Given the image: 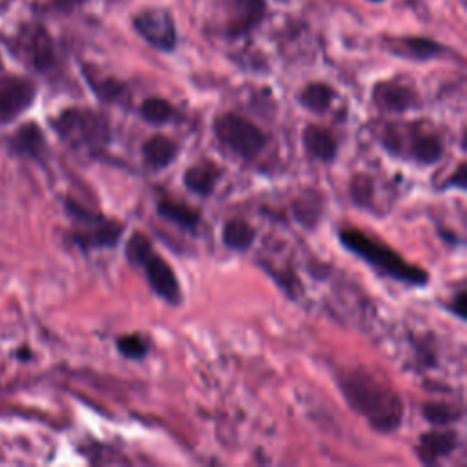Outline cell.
<instances>
[{
  "instance_id": "obj_12",
  "label": "cell",
  "mask_w": 467,
  "mask_h": 467,
  "mask_svg": "<svg viewBox=\"0 0 467 467\" xmlns=\"http://www.w3.org/2000/svg\"><path fill=\"white\" fill-rule=\"evenodd\" d=\"M387 47L390 53L403 58H410V60H429L443 53V47L438 42L425 36L390 38L387 42Z\"/></svg>"
},
{
  "instance_id": "obj_25",
  "label": "cell",
  "mask_w": 467,
  "mask_h": 467,
  "mask_svg": "<svg viewBox=\"0 0 467 467\" xmlns=\"http://www.w3.org/2000/svg\"><path fill=\"white\" fill-rule=\"evenodd\" d=\"M423 416L434 423V425H447V423H452L460 418V410L449 403H440V401H429L423 405L421 409Z\"/></svg>"
},
{
  "instance_id": "obj_32",
  "label": "cell",
  "mask_w": 467,
  "mask_h": 467,
  "mask_svg": "<svg viewBox=\"0 0 467 467\" xmlns=\"http://www.w3.org/2000/svg\"><path fill=\"white\" fill-rule=\"evenodd\" d=\"M372 2H379V0H372Z\"/></svg>"
},
{
  "instance_id": "obj_5",
  "label": "cell",
  "mask_w": 467,
  "mask_h": 467,
  "mask_svg": "<svg viewBox=\"0 0 467 467\" xmlns=\"http://www.w3.org/2000/svg\"><path fill=\"white\" fill-rule=\"evenodd\" d=\"M67 210L78 228L75 230V243L82 248H100L113 246L124 230V226L117 221L106 219L102 215H95L93 212L78 206L77 202H67Z\"/></svg>"
},
{
  "instance_id": "obj_1",
  "label": "cell",
  "mask_w": 467,
  "mask_h": 467,
  "mask_svg": "<svg viewBox=\"0 0 467 467\" xmlns=\"http://www.w3.org/2000/svg\"><path fill=\"white\" fill-rule=\"evenodd\" d=\"M339 385L348 405L376 431L390 432L400 427L401 400L383 379L365 368H352L339 379Z\"/></svg>"
},
{
  "instance_id": "obj_23",
  "label": "cell",
  "mask_w": 467,
  "mask_h": 467,
  "mask_svg": "<svg viewBox=\"0 0 467 467\" xmlns=\"http://www.w3.org/2000/svg\"><path fill=\"white\" fill-rule=\"evenodd\" d=\"M332 97H334V91L330 86L327 84H321V82H314V84H308L301 95H299V100L305 108L316 111V113H321L325 111L330 102H332Z\"/></svg>"
},
{
  "instance_id": "obj_8",
  "label": "cell",
  "mask_w": 467,
  "mask_h": 467,
  "mask_svg": "<svg viewBox=\"0 0 467 467\" xmlns=\"http://www.w3.org/2000/svg\"><path fill=\"white\" fill-rule=\"evenodd\" d=\"M35 99V86L22 77H0V124L26 111Z\"/></svg>"
},
{
  "instance_id": "obj_30",
  "label": "cell",
  "mask_w": 467,
  "mask_h": 467,
  "mask_svg": "<svg viewBox=\"0 0 467 467\" xmlns=\"http://www.w3.org/2000/svg\"><path fill=\"white\" fill-rule=\"evenodd\" d=\"M465 299H467V294L462 290L458 296H456V301H454V312L458 314V317H465Z\"/></svg>"
},
{
  "instance_id": "obj_3",
  "label": "cell",
  "mask_w": 467,
  "mask_h": 467,
  "mask_svg": "<svg viewBox=\"0 0 467 467\" xmlns=\"http://www.w3.org/2000/svg\"><path fill=\"white\" fill-rule=\"evenodd\" d=\"M53 126L60 139L77 150H86L93 153L102 150L109 140V122L106 115L95 109H64L53 120Z\"/></svg>"
},
{
  "instance_id": "obj_21",
  "label": "cell",
  "mask_w": 467,
  "mask_h": 467,
  "mask_svg": "<svg viewBox=\"0 0 467 467\" xmlns=\"http://www.w3.org/2000/svg\"><path fill=\"white\" fill-rule=\"evenodd\" d=\"M86 71V78L89 80L93 91L106 102H120L126 97V86L120 84L117 78L113 77H104L89 67L84 69Z\"/></svg>"
},
{
  "instance_id": "obj_4",
  "label": "cell",
  "mask_w": 467,
  "mask_h": 467,
  "mask_svg": "<svg viewBox=\"0 0 467 467\" xmlns=\"http://www.w3.org/2000/svg\"><path fill=\"white\" fill-rule=\"evenodd\" d=\"M213 133L224 150L246 161L257 157L266 146L263 130L235 113L217 117L213 122Z\"/></svg>"
},
{
  "instance_id": "obj_26",
  "label": "cell",
  "mask_w": 467,
  "mask_h": 467,
  "mask_svg": "<svg viewBox=\"0 0 467 467\" xmlns=\"http://www.w3.org/2000/svg\"><path fill=\"white\" fill-rule=\"evenodd\" d=\"M151 252H153L151 241L144 234H140V232H135L128 239V243H126V257H128V261L131 265H139L140 266L148 259V255Z\"/></svg>"
},
{
  "instance_id": "obj_11",
  "label": "cell",
  "mask_w": 467,
  "mask_h": 467,
  "mask_svg": "<svg viewBox=\"0 0 467 467\" xmlns=\"http://www.w3.org/2000/svg\"><path fill=\"white\" fill-rule=\"evenodd\" d=\"M265 16V0H232L226 31L230 36H241L252 31Z\"/></svg>"
},
{
  "instance_id": "obj_13",
  "label": "cell",
  "mask_w": 467,
  "mask_h": 467,
  "mask_svg": "<svg viewBox=\"0 0 467 467\" xmlns=\"http://www.w3.org/2000/svg\"><path fill=\"white\" fill-rule=\"evenodd\" d=\"M458 443V434L452 431H431L420 436L418 456L425 463H434L449 456Z\"/></svg>"
},
{
  "instance_id": "obj_19",
  "label": "cell",
  "mask_w": 467,
  "mask_h": 467,
  "mask_svg": "<svg viewBox=\"0 0 467 467\" xmlns=\"http://www.w3.org/2000/svg\"><path fill=\"white\" fill-rule=\"evenodd\" d=\"M157 212L164 219H168L186 230H195L201 221V215L197 210H193L182 202H175V201H168V199H162L157 202Z\"/></svg>"
},
{
  "instance_id": "obj_27",
  "label": "cell",
  "mask_w": 467,
  "mask_h": 467,
  "mask_svg": "<svg viewBox=\"0 0 467 467\" xmlns=\"http://www.w3.org/2000/svg\"><path fill=\"white\" fill-rule=\"evenodd\" d=\"M350 197L359 206H368L374 197V182L367 173H358L350 181Z\"/></svg>"
},
{
  "instance_id": "obj_22",
  "label": "cell",
  "mask_w": 467,
  "mask_h": 467,
  "mask_svg": "<svg viewBox=\"0 0 467 467\" xmlns=\"http://www.w3.org/2000/svg\"><path fill=\"white\" fill-rule=\"evenodd\" d=\"M254 239V228L243 219H230L223 228V243L232 250H246Z\"/></svg>"
},
{
  "instance_id": "obj_17",
  "label": "cell",
  "mask_w": 467,
  "mask_h": 467,
  "mask_svg": "<svg viewBox=\"0 0 467 467\" xmlns=\"http://www.w3.org/2000/svg\"><path fill=\"white\" fill-rule=\"evenodd\" d=\"M217 179H219V171L210 162L193 164L182 175L184 186L197 195H210L215 188Z\"/></svg>"
},
{
  "instance_id": "obj_6",
  "label": "cell",
  "mask_w": 467,
  "mask_h": 467,
  "mask_svg": "<svg viewBox=\"0 0 467 467\" xmlns=\"http://www.w3.org/2000/svg\"><path fill=\"white\" fill-rule=\"evenodd\" d=\"M133 26L139 31V35L157 49L170 51L177 42L173 18L170 16L168 11L161 7L144 9L139 15H135Z\"/></svg>"
},
{
  "instance_id": "obj_9",
  "label": "cell",
  "mask_w": 467,
  "mask_h": 467,
  "mask_svg": "<svg viewBox=\"0 0 467 467\" xmlns=\"http://www.w3.org/2000/svg\"><path fill=\"white\" fill-rule=\"evenodd\" d=\"M374 104L389 113H403L420 106V97L409 84L400 80H383L378 82L372 89Z\"/></svg>"
},
{
  "instance_id": "obj_29",
  "label": "cell",
  "mask_w": 467,
  "mask_h": 467,
  "mask_svg": "<svg viewBox=\"0 0 467 467\" xmlns=\"http://www.w3.org/2000/svg\"><path fill=\"white\" fill-rule=\"evenodd\" d=\"M452 184V186H458V188H465V164H460L458 170L454 171V175L451 177V181L447 182V186Z\"/></svg>"
},
{
  "instance_id": "obj_18",
  "label": "cell",
  "mask_w": 467,
  "mask_h": 467,
  "mask_svg": "<svg viewBox=\"0 0 467 467\" xmlns=\"http://www.w3.org/2000/svg\"><path fill=\"white\" fill-rule=\"evenodd\" d=\"M292 212L294 217L303 224V226H316V223L321 217L323 212V197L314 192V190H306L305 193H301L294 204H292Z\"/></svg>"
},
{
  "instance_id": "obj_28",
  "label": "cell",
  "mask_w": 467,
  "mask_h": 467,
  "mask_svg": "<svg viewBox=\"0 0 467 467\" xmlns=\"http://www.w3.org/2000/svg\"><path fill=\"white\" fill-rule=\"evenodd\" d=\"M117 348L122 356L130 358V359H139L142 358L146 352H148V347H146V341L142 337H139L137 334H126V336H120L117 339Z\"/></svg>"
},
{
  "instance_id": "obj_16",
  "label": "cell",
  "mask_w": 467,
  "mask_h": 467,
  "mask_svg": "<svg viewBox=\"0 0 467 467\" xmlns=\"http://www.w3.org/2000/svg\"><path fill=\"white\" fill-rule=\"evenodd\" d=\"M9 144L15 153L24 155V157L42 159V155L46 151V139L42 135V130L33 122L18 128L16 133L11 137Z\"/></svg>"
},
{
  "instance_id": "obj_31",
  "label": "cell",
  "mask_w": 467,
  "mask_h": 467,
  "mask_svg": "<svg viewBox=\"0 0 467 467\" xmlns=\"http://www.w3.org/2000/svg\"><path fill=\"white\" fill-rule=\"evenodd\" d=\"M80 2H82V0H53L55 7H57V9H62V11L73 9V7H77Z\"/></svg>"
},
{
  "instance_id": "obj_10",
  "label": "cell",
  "mask_w": 467,
  "mask_h": 467,
  "mask_svg": "<svg viewBox=\"0 0 467 467\" xmlns=\"http://www.w3.org/2000/svg\"><path fill=\"white\" fill-rule=\"evenodd\" d=\"M140 266H144L148 283L157 292V296H161L164 301L171 305L181 301V286H179L177 275L171 270V266L166 263V259L151 252Z\"/></svg>"
},
{
  "instance_id": "obj_24",
  "label": "cell",
  "mask_w": 467,
  "mask_h": 467,
  "mask_svg": "<svg viewBox=\"0 0 467 467\" xmlns=\"http://www.w3.org/2000/svg\"><path fill=\"white\" fill-rule=\"evenodd\" d=\"M173 115H175V109L164 99L151 97L140 104V117L150 124H155V126L166 124L173 119Z\"/></svg>"
},
{
  "instance_id": "obj_20",
  "label": "cell",
  "mask_w": 467,
  "mask_h": 467,
  "mask_svg": "<svg viewBox=\"0 0 467 467\" xmlns=\"http://www.w3.org/2000/svg\"><path fill=\"white\" fill-rule=\"evenodd\" d=\"M409 153L412 159H416L418 162L423 164H432L436 162L441 153H443V146L438 135L434 133H421L416 135L409 146Z\"/></svg>"
},
{
  "instance_id": "obj_7",
  "label": "cell",
  "mask_w": 467,
  "mask_h": 467,
  "mask_svg": "<svg viewBox=\"0 0 467 467\" xmlns=\"http://www.w3.org/2000/svg\"><path fill=\"white\" fill-rule=\"evenodd\" d=\"M15 51L24 58L31 67L46 71L55 62L53 42L49 35L40 26H27L15 38Z\"/></svg>"
},
{
  "instance_id": "obj_15",
  "label": "cell",
  "mask_w": 467,
  "mask_h": 467,
  "mask_svg": "<svg viewBox=\"0 0 467 467\" xmlns=\"http://www.w3.org/2000/svg\"><path fill=\"white\" fill-rule=\"evenodd\" d=\"M303 146L314 159L323 162H330L337 153V146L332 133L314 124L303 130Z\"/></svg>"
},
{
  "instance_id": "obj_2",
  "label": "cell",
  "mask_w": 467,
  "mask_h": 467,
  "mask_svg": "<svg viewBox=\"0 0 467 467\" xmlns=\"http://www.w3.org/2000/svg\"><path fill=\"white\" fill-rule=\"evenodd\" d=\"M339 241L345 244L347 250L365 259L370 266H374L383 275H389L392 279H398L409 285H425L429 281L425 270L407 263L400 254H396L383 243L368 237L367 234L356 228L341 230Z\"/></svg>"
},
{
  "instance_id": "obj_14",
  "label": "cell",
  "mask_w": 467,
  "mask_h": 467,
  "mask_svg": "<svg viewBox=\"0 0 467 467\" xmlns=\"http://www.w3.org/2000/svg\"><path fill=\"white\" fill-rule=\"evenodd\" d=\"M177 142L166 135H153L142 144V159L148 168L162 170L171 164L177 155Z\"/></svg>"
}]
</instances>
